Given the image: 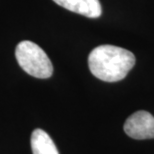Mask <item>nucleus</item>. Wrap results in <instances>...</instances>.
<instances>
[{
  "label": "nucleus",
  "mask_w": 154,
  "mask_h": 154,
  "mask_svg": "<svg viewBox=\"0 0 154 154\" xmlns=\"http://www.w3.org/2000/svg\"><path fill=\"white\" fill-rule=\"evenodd\" d=\"M134 64L135 56L131 51L114 45L97 46L88 56L91 73L106 82H117L124 79Z\"/></svg>",
  "instance_id": "nucleus-1"
},
{
  "label": "nucleus",
  "mask_w": 154,
  "mask_h": 154,
  "mask_svg": "<svg viewBox=\"0 0 154 154\" xmlns=\"http://www.w3.org/2000/svg\"><path fill=\"white\" fill-rule=\"evenodd\" d=\"M15 56L21 68L33 77L45 79L53 73V66L48 55L34 42L21 41L16 46Z\"/></svg>",
  "instance_id": "nucleus-2"
},
{
  "label": "nucleus",
  "mask_w": 154,
  "mask_h": 154,
  "mask_svg": "<svg viewBox=\"0 0 154 154\" xmlns=\"http://www.w3.org/2000/svg\"><path fill=\"white\" fill-rule=\"evenodd\" d=\"M124 131L133 139L142 140L154 138V117L144 110L134 112L126 119Z\"/></svg>",
  "instance_id": "nucleus-3"
},
{
  "label": "nucleus",
  "mask_w": 154,
  "mask_h": 154,
  "mask_svg": "<svg viewBox=\"0 0 154 154\" xmlns=\"http://www.w3.org/2000/svg\"><path fill=\"white\" fill-rule=\"evenodd\" d=\"M61 7L89 18H97L102 13L99 0H53Z\"/></svg>",
  "instance_id": "nucleus-4"
},
{
  "label": "nucleus",
  "mask_w": 154,
  "mask_h": 154,
  "mask_svg": "<svg viewBox=\"0 0 154 154\" xmlns=\"http://www.w3.org/2000/svg\"><path fill=\"white\" fill-rule=\"evenodd\" d=\"M33 154H59L51 137L42 129H35L31 134Z\"/></svg>",
  "instance_id": "nucleus-5"
}]
</instances>
